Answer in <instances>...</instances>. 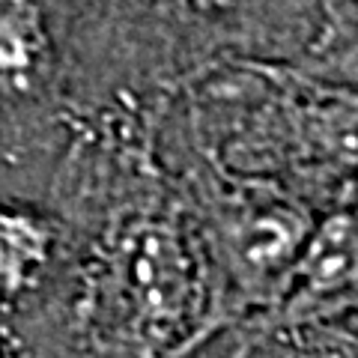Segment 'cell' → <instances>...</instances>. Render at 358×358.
<instances>
[{
	"label": "cell",
	"instance_id": "6da1fadb",
	"mask_svg": "<svg viewBox=\"0 0 358 358\" xmlns=\"http://www.w3.org/2000/svg\"><path fill=\"white\" fill-rule=\"evenodd\" d=\"M66 21L75 131L159 126L176 90L221 60L358 81L355 0H66Z\"/></svg>",
	"mask_w": 358,
	"mask_h": 358
},
{
	"label": "cell",
	"instance_id": "7a4b0ae2",
	"mask_svg": "<svg viewBox=\"0 0 358 358\" xmlns=\"http://www.w3.org/2000/svg\"><path fill=\"white\" fill-rule=\"evenodd\" d=\"M355 84L284 63L221 60L176 90L155 150L275 185L322 215L355 206Z\"/></svg>",
	"mask_w": 358,
	"mask_h": 358
},
{
	"label": "cell",
	"instance_id": "3957f363",
	"mask_svg": "<svg viewBox=\"0 0 358 358\" xmlns=\"http://www.w3.org/2000/svg\"><path fill=\"white\" fill-rule=\"evenodd\" d=\"M192 212L209 284L203 341L275 305L320 212L266 182L236 179L182 152H159Z\"/></svg>",
	"mask_w": 358,
	"mask_h": 358
},
{
	"label": "cell",
	"instance_id": "277c9868",
	"mask_svg": "<svg viewBox=\"0 0 358 358\" xmlns=\"http://www.w3.org/2000/svg\"><path fill=\"white\" fill-rule=\"evenodd\" d=\"M72 131L66 0H0V162L63 155Z\"/></svg>",
	"mask_w": 358,
	"mask_h": 358
},
{
	"label": "cell",
	"instance_id": "5b68a950",
	"mask_svg": "<svg viewBox=\"0 0 358 358\" xmlns=\"http://www.w3.org/2000/svg\"><path fill=\"white\" fill-rule=\"evenodd\" d=\"M358 289V221L355 206L322 212L301 248L287 287L275 305L242 322V343L233 358H248L254 346L296 338L313 329L341 326L355 313Z\"/></svg>",
	"mask_w": 358,
	"mask_h": 358
},
{
	"label": "cell",
	"instance_id": "8992f818",
	"mask_svg": "<svg viewBox=\"0 0 358 358\" xmlns=\"http://www.w3.org/2000/svg\"><path fill=\"white\" fill-rule=\"evenodd\" d=\"M60 248V224L42 209L0 200V310L39 287Z\"/></svg>",
	"mask_w": 358,
	"mask_h": 358
},
{
	"label": "cell",
	"instance_id": "52a82bcc",
	"mask_svg": "<svg viewBox=\"0 0 358 358\" xmlns=\"http://www.w3.org/2000/svg\"><path fill=\"white\" fill-rule=\"evenodd\" d=\"M0 358H3V350H0Z\"/></svg>",
	"mask_w": 358,
	"mask_h": 358
}]
</instances>
